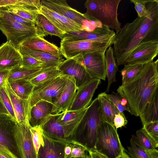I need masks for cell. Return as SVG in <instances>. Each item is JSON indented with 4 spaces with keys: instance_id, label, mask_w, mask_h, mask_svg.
I'll return each mask as SVG.
<instances>
[{
    "instance_id": "836d02e7",
    "label": "cell",
    "mask_w": 158,
    "mask_h": 158,
    "mask_svg": "<svg viewBox=\"0 0 158 158\" xmlns=\"http://www.w3.org/2000/svg\"><path fill=\"white\" fill-rule=\"evenodd\" d=\"M4 8L9 12L30 20L35 23L38 15L40 14V11L36 9L18 5Z\"/></svg>"
},
{
    "instance_id": "d4e9b609",
    "label": "cell",
    "mask_w": 158,
    "mask_h": 158,
    "mask_svg": "<svg viewBox=\"0 0 158 158\" xmlns=\"http://www.w3.org/2000/svg\"><path fill=\"white\" fill-rule=\"evenodd\" d=\"M59 114L53 115L51 119L41 126L43 133L48 137L54 140L69 143H76L67 138L63 128L57 121Z\"/></svg>"
},
{
    "instance_id": "b9f144b4",
    "label": "cell",
    "mask_w": 158,
    "mask_h": 158,
    "mask_svg": "<svg viewBox=\"0 0 158 158\" xmlns=\"http://www.w3.org/2000/svg\"><path fill=\"white\" fill-rule=\"evenodd\" d=\"M43 63L40 61L28 55H22L20 66L26 68H35L43 67Z\"/></svg>"
},
{
    "instance_id": "f546056e",
    "label": "cell",
    "mask_w": 158,
    "mask_h": 158,
    "mask_svg": "<svg viewBox=\"0 0 158 158\" xmlns=\"http://www.w3.org/2000/svg\"><path fill=\"white\" fill-rule=\"evenodd\" d=\"M138 147L146 150H154L158 147V142L150 136L142 127L137 130L131 138Z\"/></svg>"
},
{
    "instance_id": "7402d4cb",
    "label": "cell",
    "mask_w": 158,
    "mask_h": 158,
    "mask_svg": "<svg viewBox=\"0 0 158 158\" xmlns=\"http://www.w3.org/2000/svg\"><path fill=\"white\" fill-rule=\"evenodd\" d=\"M65 76V86L60 98L53 105L52 112L54 115L58 114L68 109L77 89L74 78L71 76Z\"/></svg>"
},
{
    "instance_id": "9f6ffc18",
    "label": "cell",
    "mask_w": 158,
    "mask_h": 158,
    "mask_svg": "<svg viewBox=\"0 0 158 158\" xmlns=\"http://www.w3.org/2000/svg\"><path fill=\"white\" fill-rule=\"evenodd\" d=\"M65 158H66V157H65Z\"/></svg>"
},
{
    "instance_id": "ba28073f",
    "label": "cell",
    "mask_w": 158,
    "mask_h": 158,
    "mask_svg": "<svg viewBox=\"0 0 158 158\" xmlns=\"http://www.w3.org/2000/svg\"><path fill=\"white\" fill-rule=\"evenodd\" d=\"M42 5L83 26L85 30L92 31L100 27L101 23L94 19L88 18L70 7L64 0H41Z\"/></svg>"
},
{
    "instance_id": "9c48e42d",
    "label": "cell",
    "mask_w": 158,
    "mask_h": 158,
    "mask_svg": "<svg viewBox=\"0 0 158 158\" xmlns=\"http://www.w3.org/2000/svg\"><path fill=\"white\" fill-rule=\"evenodd\" d=\"M113 44L112 42L88 40H61L59 48L61 55L67 59L81 54L94 52L105 53L107 48Z\"/></svg>"
},
{
    "instance_id": "bcb514c9",
    "label": "cell",
    "mask_w": 158,
    "mask_h": 158,
    "mask_svg": "<svg viewBox=\"0 0 158 158\" xmlns=\"http://www.w3.org/2000/svg\"><path fill=\"white\" fill-rule=\"evenodd\" d=\"M9 12L12 18L15 21L21 24L31 27L36 26L34 22L30 20L26 19L14 14Z\"/></svg>"
},
{
    "instance_id": "f1b7e54d",
    "label": "cell",
    "mask_w": 158,
    "mask_h": 158,
    "mask_svg": "<svg viewBox=\"0 0 158 158\" xmlns=\"http://www.w3.org/2000/svg\"><path fill=\"white\" fill-rule=\"evenodd\" d=\"M45 69L42 67L29 68L19 65L10 70L8 81L19 79L30 81Z\"/></svg>"
},
{
    "instance_id": "d6986e66",
    "label": "cell",
    "mask_w": 158,
    "mask_h": 158,
    "mask_svg": "<svg viewBox=\"0 0 158 158\" xmlns=\"http://www.w3.org/2000/svg\"><path fill=\"white\" fill-rule=\"evenodd\" d=\"M22 55L11 43L7 41L0 46V70H11L20 65Z\"/></svg>"
},
{
    "instance_id": "44dd1931",
    "label": "cell",
    "mask_w": 158,
    "mask_h": 158,
    "mask_svg": "<svg viewBox=\"0 0 158 158\" xmlns=\"http://www.w3.org/2000/svg\"><path fill=\"white\" fill-rule=\"evenodd\" d=\"M53 104L41 101L33 106L31 110L29 122L31 126L41 127L53 117Z\"/></svg>"
},
{
    "instance_id": "6da1fadb",
    "label": "cell",
    "mask_w": 158,
    "mask_h": 158,
    "mask_svg": "<svg viewBox=\"0 0 158 158\" xmlns=\"http://www.w3.org/2000/svg\"><path fill=\"white\" fill-rule=\"evenodd\" d=\"M149 4L148 17H138L116 34L113 48L118 66L126 64L130 53L139 46L158 42V0H153Z\"/></svg>"
},
{
    "instance_id": "f907efd6",
    "label": "cell",
    "mask_w": 158,
    "mask_h": 158,
    "mask_svg": "<svg viewBox=\"0 0 158 158\" xmlns=\"http://www.w3.org/2000/svg\"><path fill=\"white\" fill-rule=\"evenodd\" d=\"M0 114L10 115L7 109L5 106L0 96Z\"/></svg>"
},
{
    "instance_id": "8d00e7d4",
    "label": "cell",
    "mask_w": 158,
    "mask_h": 158,
    "mask_svg": "<svg viewBox=\"0 0 158 158\" xmlns=\"http://www.w3.org/2000/svg\"><path fill=\"white\" fill-rule=\"evenodd\" d=\"M142 64H126L121 71L122 84H125L131 81L139 74L142 69Z\"/></svg>"
},
{
    "instance_id": "3957f363",
    "label": "cell",
    "mask_w": 158,
    "mask_h": 158,
    "mask_svg": "<svg viewBox=\"0 0 158 158\" xmlns=\"http://www.w3.org/2000/svg\"><path fill=\"white\" fill-rule=\"evenodd\" d=\"M99 107L97 97L87 108L71 139L85 147L88 151L94 150L98 133L103 123L100 118Z\"/></svg>"
},
{
    "instance_id": "484cf974",
    "label": "cell",
    "mask_w": 158,
    "mask_h": 158,
    "mask_svg": "<svg viewBox=\"0 0 158 158\" xmlns=\"http://www.w3.org/2000/svg\"><path fill=\"white\" fill-rule=\"evenodd\" d=\"M19 51L22 55H29L42 62L44 69L57 67L64 60L62 57H57L46 52L30 50L22 46Z\"/></svg>"
},
{
    "instance_id": "52a82bcc",
    "label": "cell",
    "mask_w": 158,
    "mask_h": 158,
    "mask_svg": "<svg viewBox=\"0 0 158 158\" xmlns=\"http://www.w3.org/2000/svg\"><path fill=\"white\" fill-rule=\"evenodd\" d=\"M66 77L61 76L34 86L29 98L31 108L41 101L53 104L60 98L65 86Z\"/></svg>"
},
{
    "instance_id": "e575fe53",
    "label": "cell",
    "mask_w": 158,
    "mask_h": 158,
    "mask_svg": "<svg viewBox=\"0 0 158 158\" xmlns=\"http://www.w3.org/2000/svg\"><path fill=\"white\" fill-rule=\"evenodd\" d=\"M61 76V72L57 69V67H51L45 69L30 81L34 86H37Z\"/></svg>"
},
{
    "instance_id": "603a6c76",
    "label": "cell",
    "mask_w": 158,
    "mask_h": 158,
    "mask_svg": "<svg viewBox=\"0 0 158 158\" xmlns=\"http://www.w3.org/2000/svg\"><path fill=\"white\" fill-rule=\"evenodd\" d=\"M87 108L75 111L67 110L59 114L57 121L63 128L69 140L72 141L71 138Z\"/></svg>"
},
{
    "instance_id": "7dc6e473",
    "label": "cell",
    "mask_w": 158,
    "mask_h": 158,
    "mask_svg": "<svg viewBox=\"0 0 158 158\" xmlns=\"http://www.w3.org/2000/svg\"><path fill=\"white\" fill-rule=\"evenodd\" d=\"M10 70H0V89L5 85L8 81Z\"/></svg>"
},
{
    "instance_id": "f6af8a7d",
    "label": "cell",
    "mask_w": 158,
    "mask_h": 158,
    "mask_svg": "<svg viewBox=\"0 0 158 158\" xmlns=\"http://www.w3.org/2000/svg\"><path fill=\"white\" fill-rule=\"evenodd\" d=\"M113 122L114 126L116 129L125 127L128 123L124 113L119 112L115 115Z\"/></svg>"
},
{
    "instance_id": "5b68a950",
    "label": "cell",
    "mask_w": 158,
    "mask_h": 158,
    "mask_svg": "<svg viewBox=\"0 0 158 158\" xmlns=\"http://www.w3.org/2000/svg\"><path fill=\"white\" fill-rule=\"evenodd\" d=\"M121 0H87L85 3L86 8L84 14L86 17L97 20L102 25L120 31L121 23L118 19V9Z\"/></svg>"
},
{
    "instance_id": "cb8c5ba5",
    "label": "cell",
    "mask_w": 158,
    "mask_h": 158,
    "mask_svg": "<svg viewBox=\"0 0 158 158\" xmlns=\"http://www.w3.org/2000/svg\"><path fill=\"white\" fill-rule=\"evenodd\" d=\"M22 46L30 50L46 52L57 57H62L59 48L39 36L30 38L23 42Z\"/></svg>"
},
{
    "instance_id": "8fae6325",
    "label": "cell",
    "mask_w": 158,
    "mask_h": 158,
    "mask_svg": "<svg viewBox=\"0 0 158 158\" xmlns=\"http://www.w3.org/2000/svg\"><path fill=\"white\" fill-rule=\"evenodd\" d=\"M72 58L83 66L92 78L105 80L106 64L105 53L94 52L81 54Z\"/></svg>"
},
{
    "instance_id": "e0dca14e",
    "label": "cell",
    "mask_w": 158,
    "mask_h": 158,
    "mask_svg": "<svg viewBox=\"0 0 158 158\" xmlns=\"http://www.w3.org/2000/svg\"><path fill=\"white\" fill-rule=\"evenodd\" d=\"M5 87L11 102L16 119V122L29 126L31 108L29 99H23L17 96L11 89L8 81Z\"/></svg>"
},
{
    "instance_id": "30bf717a",
    "label": "cell",
    "mask_w": 158,
    "mask_h": 158,
    "mask_svg": "<svg viewBox=\"0 0 158 158\" xmlns=\"http://www.w3.org/2000/svg\"><path fill=\"white\" fill-rule=\"evenodd\" d=\"M16 124L10 115L0 114V152L9 158H20L15 136Z\"/></svg>"
},
{
    "instance_id": "c3c4849f",
    "label": "cell",
    "mask_w": 158,
    "mask_h": 158,
    "mask_svg": "<svg viewBox=\"0 0 158 158\" xmlns=\"http://www.w3.org/2000/svg\"><path fill=\"white\" fill-rule=\"evenodd\" d=\"M19 0H0V8L19 5Z\"/></svg>"
},
{
    "instance_id": "ee69618b",
    "label": "cell",
    "mask_w": 158,
    "mask_h": 158,
    "mask_svg": "<svg viewBox=\"0 0 158 158\" xmlns=\"http://www.w3.org/2000/svg\"><path fill=\"white\" fill-rule=\"evenodd\" d=\"M143 127L150 136L158 142V122L148 123L143 126Z\"/></svg>"
},
{
    "instance_id": "ffe728a7",
    "label": "cell",
    "mask_w": 158,
    "mask_h": 158,
    "mask_svg": "<svg viewBox=\"0 0 158 158\" xmlns=\"http://www.w3.org/2000/svg\"><path fill=\"white\" fill-rule=\"evenodd\" d=\"M43 134L44 143L40 145L37 158H65L64 148L69 143L52 139Z\"/></svg>"
},
{
    "instance_id": "277c9868",
    "label": "cell",
    "mask_w": 158,
    "mask_h": 158,
    "mask_svg": "<svg viewBox=\"0 0 158 158\" xmlns=\"http://www.w3.org/2000/svg\"><path fill=\"white\" fill-rule=\"evenodd\" d=\"M0 30L6 36L7 41L19 50L23 42L37 36L43 37L36 26H28L15 21L4 7L0 8Z\"/></svg>"
},
{
    "instance_id": "8992f818",
    "label": "cell",
    "mask_w": 158,
    "mask_h": 158,
    "mask_svg": "<svg viewBox=\"0 0 158 158\" xmlns=\"http://www.w3.org/2000/svg\"><path fill=\"white\" fill-rule=\"evenodd\" d=\"M94 150L107 158H117L125 151L114 126L106 123L102 124L98 133Z\"/></svg>"
},
{
    "instance_id": "f35d334b",
    "label": "cell",
    "mask_w": 158,
    "mask_h": 158,
    "mask_svg": "<svg viewBox=\"0 0 158 158\" xmlns=\"http://www.w3.org/2000/svg\"><path fill=\"white\" fill-rule=\"evenodd\" d=\"M153 0H130L135 5L138 17H148L150 14L149 3Z\"/></svg>"
},
{
    "instance_id": "db71d44e",
    "label": "cell",
    "mask_w": 158,
    "mask_h": 158,
    "mask_svg": "<svg viewBox=\"0 0 158 158\" xmlns=\"http://www.w3.org/2000/svg\"><path fill=\"white\" fill-rule=\"evenodd\" d=\"M76 158H91V157L90 154L88 152V151H87L84 156L82 157Z\"/></svg>"
},
{
    "instance_id": "f5cc1de1",
    "label": "cell",
    "mask_w": 158,
    "mask_h": 158,
    "mask_svg": "<svg viewBox=\"0 0 158 158\" xmlns=\"http://www.w3.org/2000/svg\"><path fill=\"white\" fill-rule=\"evenodd\" d=\"M117 158H131L129 155H128L124 151L123 153L120 156Z\"/></svg>"
},
{
    "instance_id": "7bdbcfd3",
    "label": "cell",
    "mask_w": 158,
    "mask_h": 158,
    "mask_svg": "<svg viewBox=\"0 0 158 158\" xmlns=\"http://www.w3.org/2000/svg\"><path fill=\"white\" fill-rule=\"evenodd\" d=\"M71 151L66 158H76L84 156L88 150L83 145L77 143H71Z\"/></svg>"
},
{
    "instance_id": "7c38bea8",
    "label": "cell",
    "mask_w": 158,
    "mask_h": 158,
    "mask_svg": "<svg viewBox=\"0 0 158 158\" xmlns=\"http://www.w3.org/2000/svg\"><path fill=\"white\" fill-rule=\"evenodd\" d=\"M116 33L107 26L103 25L101 28L91 31L85 30L65 33L61 40L74 41L91 40L95 41L112 42L114 44Z\"/></svg>"
},
{
    "instance_id": "11a10c76",
    "label": "cell",
    "mask_w": 158,
    "mask_h": 158,
    "mask_svg": "<svg viewBox=\"0 0 158 158\" xmlns=\"http://www.w3.org/2000/svg\"><path fill=\"white\" fill-rule=\"evenodd\" d=\"M0 158H9L5 154L0 152Z\"/></svg>"
},
{
    "instance_id": "1f68e13d",
    "label": "cell",
    "mask_w": 158,
    "mask_h": 158,
    "mask_svg": "<svg viewBox=\"0 0 158 158\" xmlns=\"http://www.w3.org/2000/svg\"><path fill=\"white\" fill-rule=\"evenodd\" d=\"M35 24L41 31L43 37L48 35H54L58 37L61 40L64 34L40 14L38 15Z\"/></svg>"
},
{
    "instance_id": "4316f807",
    "label": "cell",
    "mask_w": 158,
    "mask_h": 158,
    "mask_svg": "<svg viewBox=\"0 0 158 158\" xmlns=\"http://www.w3.org/2000/svg\"><path fill=\"white\" fill-rule=\"evenodd\" d=\"M105 92L98 96L99 102V112L102 121L114 126V119L119 111L106 96Z\"/></svg>"
},
{
    "instance_id": "d590c367",
    "label": "cell",
    "mask_w": 158,
    "mask_h": 158,
    "mask_svg": "<svg viewBox=\"0 0 158 158\" xmlns=\"http://www.w3.org/2000/svg\"><path fill=\"white\" fill-rule=\"evenodd\" d=\"M130 145L127 147L128 153L131 158H158V151L146 150L139 148L134 143L132 139Z\"/></svg>"
},
{
    "instance_id": "9a60e30c",
    "label": "cell",
    "mask_w": 158,
    "mask_h": 158,
    "mask_svg": "<svg viewBox=\"0 0 158 158\" xmlns=\"http://www.w3.org/2000/svg\"><path fill=\"white\" fill-rule=\"evenodd\" d=\"M62 76L73 77L77 88L89 82L92 78L85 68L73 58L64 60L57 66Z\"/></svg>"
},
{
    "instance_id": "7a4b0ae2",
    "label": "cell",
    "mask_w": 158,
    "mask_h": 158,
    "mask_svg": "<svg viewBox=\"0 0 158 158\" xmlns=\"http://www.w3.org/2000/svg\"><path fill=\"white\" fill-rule=\"evenodd\" d=\"M157 89L158 59L144 64L134 78L119 86L117 91L127 101L131 114L138 116Z\"/></svg>"
},
{
    "instance_id": "4dcf8cb0",
    "label": "cell",
    "mask_w": 158,
    "mask_h": 158,
    "mask_svg": "<svg viewBox=\"0 0 158 158\" xmlns=\"http://www.w3.org/2000/svg\"><path fill=\"white\" fill-rule=\"evenodd\" d=\"M105 59L106 64V77L108 83L105 92L109 91L111 84L116 81V74L118 70L114 57L113 48L110 46L106 51Z\"/></svg>"
},
{
    "instance_id": "60d3db41",
    "label": "cell",
    "mask_w": 158,
    "mask_h": 158,
    "mask_svg": "<svg viewBox=\"0 0 158 158\" xmlns=\"http://www.w3.org/2000/svg\"><path fill=\"white\" fill-rule=\"evenodd\" d=\"M5 85L0 89V96L4 105L10 115L16 122V119L12 105L7 92Z\"/></svg>"
},
{
    "instance_id": "681fc988",
    "label": "cell",
    "mask_w": 158,
    "mask_h": 158,
    "mask_svg": "<svg viewBox=\"0 0 158 158\" xmlns=\"http://www.w3.org/2000/svg\"><path fill=\"white\" fill-rule=\"evenodd\" d=\"M88 152L90 155L91 158H107L104 155L94 150H90Z\"/></svg>"
},
{
    "instance_id": "ac0fdd59",
    "label": "cell",
    "mask_w": 158,
    "mask_h": 158,
    "mask_svg": "<svg viewBox=\"0 0 158 158\" xmlns=\"http://www.w3.org/2000/svg\"><path fill=\"white\" fill-rule=\"evenodd\" d=\"M158 42L148 43L139 46L130 53L126 64H142L153 61L158 55Z\"/></svg>"
},
{
    "instance_id": "74e56055",
    "label": "cell",
    "mask_w": 158,
    "mask_h": 158,
    "mask_svg": "<svg viewBox=\"0 0 158 158\" xmlns=\"http://www.w3.org/2000/svg\"><path fill=\"white\" fill-rule=\"evenodd\" d=\"M106 95L108 99L117 108L119 112H123L124 111H127L131 113V109L125 99L121 97L118 93L114 92L112 94L106 93Z\"/></svg>"
},
{
    "instance_id": "5bb4252c",
    "label": "cell",
    "mask_w": 158,
    "mask_h": 158,
    "mask_svg": "<svg viewBox=\"0 0 158 158\" xmlns=\"http://www.w3.org/2000/svg\"><path fill=\"white\" fill-rule=\"evenodd\" d=\"M101 82V80L93 78L77 89L68 111H75L87 108L92 102L96 89Z\"/></svg>"
},
{
    "instance_id": "ab89813d",
    "label": "cell",
    "mask_w": 158,
    "mask_h": 158,
    "mask_svg": "<svg viewBox=\"0 0 158 158\" xmlns=\"http://www.w3.org/2000/svg\"><path fill=\"white\" fill-rule=\"evenodd\" d=\"M30 130L34 146L37 155L41 144L44 143L42 130L41 127H33L31 126Z\"/></svg>"
},
{
    "instance_id": "83f0119b",
    "label": "cell",
    "mask_w": 158,
    "mask_h": 158,
    "mask_svg": "<svg viewBox=\"0 0 158 158\" xmlns=\"http://www.w3.org/2000/svg\"><path fill=\"white\" fill-rule=\"evenodd\" d=\"M139 116L143 126L150 123L158 122V89Z\"/></svg>"
},
{
    "instance_id": "4fadbf2b",
    "label": "cell",
    "mask_w": 158,
    "mask_h": 158,
    "mask_svg": "<svg viewBox=\"0 0 158 158\" xmlns=\"http://www.w3.org/2000/svg\"><path fill=\"white\" fill-rule=\"evenodd\" d=\"M30 127L17 122L15 136L20 158H37L30 130Z\"/></svg>"
},
{
    "instance_id": "816d5d0a",
    "label": "cell",
    "mask_w": 158,
    "mask_h": 158,
    "mask_svg": "<svg viewBox=\"0 0 158 158\" xmlns=\"http://www.w3.org/2000/svg\"><path fill=\"white\" fill-rule=\"evenodd\" d=\"M71 151V143H68L64 148L65 156L67 158L70 154Z\"/></svg>"
},
{
    "instance_id": "2e32d148",
    "label": "cell",
    "mask_w": 158,
    "mask_h": 158,
    "mask_svg": "<svg viewBox=\"0 0 158 158\" xmlns=\"http://www.w3.org/2000/svg\"><path fill=\"white\" fill-rule=\"evenodd\" d=\"M40 13L64 34L85 30L82 25L42 5Z\"/></svg>"
},
{
    "instance_id": "d6a6232c",
    "label": "cell",
    "mask_w": 158,
    "mask_h": 158,
    "mask_svg": "<svg viewBox=\"0 0 158 158\" xmlns=\"http://www.w3.org/2000/svg\"><path fill=\"white\" fill-rule=\"evenodd\" d=\"M8 82L17 96L23 99H29L34 87L30 81L19 79Z\"/></svg>"
}]
</instances>
